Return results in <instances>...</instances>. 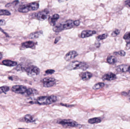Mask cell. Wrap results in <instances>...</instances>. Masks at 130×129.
Here are the masks:
<instances>
[{
	"label": "cell",
	"mask_w": 130,
	"mask_h": 129,
	"mask_svg": "<svg viewBox=\"0 0 130 129\" xmlns=\"http://www.w3.org/2000/svg\"><path fill=\"white\" fill-rule=\"evenodd\" d=\"M74 26H75L74 24V21L71 20H68L63 23L54 27L53 30L54 32H59L63 30H68L72 28Z\"/></svg>",
	"instance_id": "obj_1"
},
{
	"label": "cell",
	"mask_w": 130,
	"mask_h": 129,
	"mask_svg": "<svg viewBox=\"0 0 130 129\" xmlns=\"http://www.w3.org/2000/svg\"><path fill=\"white\" fill-rule=\"evenodd\" d=\"M57 101V97L55 95L46 96L38 97L36 100L37 103L40 105H48Z\"/></svg>",
	"instance_id": "obj_2"
},
{
	"label": "cell",
	"mask_w": 130,
	"mask_h": 129,
	"mask_svg": "<svg viewBox=\"0 0 130 129\" xmlns=\"http://www.w3.org/2000/svg\"><path fill=\"white\" fill-rule=\"evenodd\" d=\"M88 64L86 62L79 61H73L67 66V69L69 70L75 69H81L85 70L88 68Z\"/></svg>",
	"instance_id": "obj_3"
},
{
	"label": "cell",
	"mask_w": 130,
	"mask_h": 129,
	"mask_svg": "<svg viewBox=\"0 0 130 129\" xmlns=\"http://www.w3.org/2000/svg\"><path fill=\"white\" fill-rule=\"evenodd\" d=\"M39 8V4L37 2H32L28 4L20 6L18 9L20 12L26 13L31 11L36 10Z\"/></svg>",
	"instance_id": "obj_4"
},
{
	"label": "cell",
	"mask_w": 130,
	"mask_h": 129,
	"mask_svg": "<svg viewBox=\"0 0 130 129\" xmlns=\"http://www.w3.org/2000/svg\"><path fill=\"white\" fill-rule=\"evenodd\" d=\"M57 122L64 127H76L78 126L77 122L71 119L59 120Z\"/></svg>",
	"instance_id": "obj_5"
},
{
	"label": "cell",
	"mask_w": 130,
	"mask_h": 129,
	"mask_svg": "<svg viewBox=\"0 0 130 129\" xmlns=\"http://www.w3.org/2000/svg\"><path fill=\"white\" fill-rule=\"evenodd\" d=\"M28 75L30 76H34L39 74L40 72V70L39 68L36 66H29L25 68V70Z\"/></svg>",
	"instance_id": "obj_6"
},
{
	"label": "cell",
	"mask_w": 130,
	"mask_h": 129,
	"mask_svg": "<svg viewBox=\"0 0 130 129\" xmlns=\"http://www.w3.org/2000/svg\"><path fill=\"white\" fill-rule=\"evenodd\" d=\"M42 83L44 87L45 88H50L56 85V80L53 78H45L43 79Z\"/></svg>",
	"instance_id": "obj_7"
},
{
	"label": "cell",
	"mask_w": 130,
	"mask_h": 129,
	"mask_svg": "<svg viewBox=\"0 0 130 129\" xmlns=\"http://www.w3.org/2000/svg\"><path fill=\"white\" fill-rule=\"evenodd\" d=\"M27 88L23 85H15L13 86L12 90L13 92L19 94H24L26 93Z\"/></svg>",
	"instance_id": "obj_8"
},
{
	"label": "cell",
	"mask_w": 130,
	"mask_h": 129,
	"mask_svg": "<svg viewBox=\"0 0 130 129\" xmlns=\"http://www.w3.org/2000/svg\"><path fill=\"white\" fill-rule=\"evenodd\" d=\"M78 55V53L76 51L72 50L68 52L65 56L64 58L66 61H70L71 60L74 59Z\"/></svg>",
	"instance_id": "obj_9"
},
{
	"label": "cell",
	"mask_w": 130,
	"mask_h": 129,
	"mask_svg": "<svg viewBox=\"0 0 130 129\" xmlns=\"http://www.w3.org/2000/svg\"><path fill=\"white\" fill-rule=\"evenodd\" d=\"M49 12L47 10L42 11L39 12L36 15L37 18L38 20L43 21L47 18Z\"/></svg>",
	"instance_id": "obj_10"
},
{
	"label": "cell",
	"mask_w": 130,
	"mask_h": 129,
	"mask_svg": "<svg viewBox=\"0 0 130 129\" xmlns=\"http://www.w3.org/2000/svg\"><path fill=\"white\" fill-rule=\"evenodd\" d=\"M116 78V75L112 72H109L105 74L102 77V79L104 80L112 81L115 80Z\"/></svg>",
	"instance_id": "obj_11"
},
{
	"label": "cell",
	"mask_w": 130,
	"mask_h": 129,
	"mask_svg": "<svg viewBox=\"0 0 130 129\" xmlns=\"http://www.w3.org/2000/svg\"><path fill=\"white\" fill-rule=\"evenodd\" d=\"M96 32L94 30H84L82 32L81 34V37L82 38H87L89 36H92V35L95 34Z\"/></svg>",
	"instance_id": "obj_12"
},
{
	"label": "cell",
	"mask_w": 130,
	"mask_h": 129,
	"mask_svg": "<svg viewBox=\"0 0 130 129\" xmlns=\"http://www.w3.org/2000/svg\"><path fill=\"white\" fill-rule=\"evenodd\" d=\"M36 44L32 41H28L23 42L21 44V46L24 48H33L35 46Z\"/></svg>",
	"instance_id": "obj_13"
},
{
	"label": "cell",
	"mask_w": 130,
	"mask_h": 129,
	"mask_svg": "<svg viewBox=\"0 0 130 129\" xmlns=\"http://www.w3.org/2000/svg\"><path fill=\"white\" fill-rule=\"evenodd\" d=\"M80 75L82 80L84 81H88L92 76V74L89 72H83Z\"/></svg>",
	"instance_id": "obj_14"
},
{
	"label": "cell",
	"mask_w": 130,
	"mask_h": 129,
	"mask_svg": "<svg viewBox=\"0 0 130 129\" xmlns=\"http://www.w3.org/2000/svg\"><path fill=\"white\" fill-rule=\"evenodd\" d=\"M129 66L128 65H121L118 66L116 70L118 72H126L128 71Z\"/></svg>",
	"instance_id": "obj_15"
},
{
	"label": "cell",
	"mask_w": 130,
	"mask_h": 129,
	"mask_svg": "<svg viewBox=\"0 0 130 129\" xmlns=\"http://www.w3.org/2000/svg\"><path fill=\"white\" fill-rule=\"evenodd\" d=\"M2 63L3 64L9 67H13L17 65V62L10 60H4L3 61Z\"/></svg>",
	"instance_id": "obj_16"
},
{
	"label": "cell",
	"mask_w": 130,
	"mask_h": 129,
	"mask_svg": "<svg viewBox=\"0 0 130 129\" xmlns=\"http://www.w3.org/2000/svg\"><path fill=\"white\" fill-rule=\"evenodd\" d=\"M38 94V92L35 89L29 88V89H27L26 91L24 94H26L27 96H31L37 95Z\"/></svg>",
	"instance_id": "obj_17"
},
{
	"label": "cell",
	"mask_w": 130,
	"mask_h": 129,
	"mask_svg": "<svg viewBox=\"0 0 130 129\" xmlns=\"http://www.w3.org/2000/svg\"><path fill=\"white\" fill-rule=\"evenodd\" d=\"M42 34L43 32L41 31L32 33L29 35V38L30 39H36L38 38Z\"/></svg>",
	"instance_id": "obj_18"
},
{
	"label": "cell",
	"mask_w": 130,
	"mask_h": 129,
	"mask_svg": "<svg viewBox=\"0 0 130 129\" xmlns=\"http://www.w3.org/2000/svg\"><path fill=\"white\" fill-rule=\"evenodd\" d=\"M59 18V15L57 14H55L53 15L50 18V24L53 25H55V23H56V21L58 20Z\"/></svg>",
	"instance_id": "obj_19"
},
{
	"label": "cell",
	"mask_w": 130,
	"mask_h": 129,
	"mask_svg": "<svg viewBox=\"0 0 130 129\" xmlns=\"http://www.w3.org/2000/svg\"><path fill=\"white\" fill-rule=\"evenodd\" d=\"M101 120L99 118H93L92 119H89L88 120V122L90 124H97L101 122Z\"/></svg>",
	"instance_id": "obj_20"
},
{
	"label": "cell",
	"mask_w": 130,
	"mask_h": 129,
	"mask_svg": "<svg viewBox=\"0 0 130 129\" xmlns=\"http://www.w3.org/2000/svg\"><path fill=\"white\" fill-rule=\"evenodd\" d=\"M24 120L26 123H32L35 121L33 117L29 114L26 115L24 117Z\"/></svg>",
	"instance_id": "obj_21"
},
{
	"label": "cell",
	"mask_w": 130,
	"mask_h": 129,
	"mask_svg": "<svg viewBox=\"0 0 130 129\" xmlns=\"http://www.w3.org/2000/svg\"><path fill=\"white\" fill-rule=\"evenodd\" d=\"M107 61L108 63H109L110 64H114L117 62V59L115 56H111L108 57L107 59Z\"/></svg>",
	"instance_id": "obj_22"
},
{
	"label": "cell",
	"mask_w": 130,
	"mask_h": 129,
	"mask_svg": "<svg viewBox=\"0 0 130 129\" xmlns=\"http://www.w3.org/2000/svg\"><path fill=\"white\" fill-rule=\"evenodd\" d=\"M105 84L104 83L100 82V83H97L95 84L92 87V89L94 90L99 89H101L102 88H103Z\"/></svg>",
	"instance_id": "obj_23"
},
{
	"label": "cell",
	"mask_w": 130,
	"mask_h": 129,
	"mask_svg": "<svg viewBox=\"0 0 130 129\" xmlns=\"http://www.w3.org/2000/svg\"><path fill=\"white\" fill-rule=\"evenodd\" d=\"M10 89L9 87L7 86H2L0 87V94L2 93H6Z\"/></svg>",
	"instance_id": "obj_24"
},
{
	"label": "cell",
	"mask_w": 130,
	"mask_h": 129,
	"mask_svg": "<svg viewBox=\"0 0 130 129\" xmlns=\"http://www.w3.org/2000/svg\"><path fill=\"white\" fill-rule=\"evenodd\" d=\"M11 13L8 11L6 10H0V16H9Z\"/></svg>",
	"instance_id": "obj_25"
},
{
	"label": "cell",
	"mask_w": 130,
	"mask_h": 129,
	"mask_svg": "<svg viewBox=\"0 0 130 129\" xmlns=\"http://www.w3.org/2000/svg\"><path fill=\"white\" fill-rule=\"evenodd\" d=\"M108 34H103L97 36V39L99 40H102L106 39L108 37Z\"/></svg>",
	"instance_id": "obj_26"
},
{
	"label": "cell",
	"mask_w": 130,
	"mask_h": 129,
	"mask_svg": "<svg viewBox=\"0 0 130 129\" xmlns=\"http://www.w3.org/2000/svg\"><path fill=\"white\" fill-rule=\"evenodd\" d=\"M25 68V67H24L23 65L19 64L16 67V70L17 71H24Z\"/></svg>",
	"instance_id": "obj_27"
},
{
	"label": "cell",
	"mask_w": 130,
	"mask_h": 129,
	"mask_svg": "<svg viewBox=\"0 0 130 129\" xmlns=\"http://www.w3.org/2000/svg\"><path fill=\"white\" fill-rule=\"evenodd\" d=\"M18 2L19 1L18 0H16V1H15L13 2L12 3H9V4H7L5 5V7H12V6H13V5L15 6V5L18 4Z\"/></svg>",
	"instance_id": "obj_28"
},
{
	"label": "cell",
	"mask_w": 130,
	"mask_h": 129,
	"mask_svg": "<svg viewBox=\"0 0 130 129\" xmlns=\"http://www.w3.org/2000/svg\"><path fill=\"white\" fill-rule=\"evenodd\" d=\"M120 32V30H118V29H116L112 33V36L113 37H115L118 35V34H119Z\"/></svg>",
	"instance_id": "obj_29"
},
{
	"label": "cell",
	"mask_w": 130,
	"mask_h": 129,
	"mask_svg": "<svg viewBox=\"0 0 130 129\" xmlns=\"http://www.w3.org/2000/svg\"><path fill=\"white\" fill-rule=\"evenodd\" d=\"M115 54H117L121 56H124L126 55V52L124 50H120L118 52H116Z\"/></svg>",
	"instance_id": "obj_30"
},
{
	"label": "cell",
	"mask_w": 130,
	"mask_h": 129,
	"mask_svg": "<svg viewBox=\"0 0 130 129\" xmlns=\"http://www.w3.org/2000/svg\"><path fill=\"white\" fill-rule=\"evenodd\" d=\"M123 38L124 40H127L130 39V32H127L123 36Z\"/></svg>",
	"instance_id": "obj_31"
},
{
	"label": "cell",
	"mask_w": 130,
	"mask_h": 129,
	"mask_svg": "<svg viewBox=\"0 0 130 129\" xmlns=\"http://www.w3.org/2000/svg\"><path fill=\"white\" fill-rule=\"evenodd\" d=\"M55 72V70L53 69H48L45 71V73L47 74H52Z\"/></svg>",
	"instance_id": "obj_32"
},
{
	"label": "cell",
	"mask_w": 130,
	"mask_h": 129,
	"mask_svg": "<svg viewBox=\"0 0 130 129\" xmlns=\"http://www.w3.org/2000/svg\"><path fill=\"white\" fill-rule=\"evenodd\" d=\"M6 24V22L3 20H0V26H5Z\"/></svg>",
	"instance_id": "obj_33"
},
{
	"label": "cell",
	"mask_w": 130,
	"mask_h": 129,
	"mask_svg": "<svg viewBox=\"0 0 130 129\" xmlns=\"http://www.w3.org/2000/svg\"><path fill=\"white\" fill-rule=\"evenodd\" d=\"M74 24L75 26H77L80 24V22L79 20H75V21H74Z\"/></svg>",
	"instance_id": "obj_34"
},
{
	"label": "cell",
	"mask_w": 130,
	"mask_h": 129,
	"mask_svg": "<svg viewBox=\"0 0 130 129\" xmlns=\"http://www.w3.org/2000/svg\"><path fill=\"white\" fill-rule=\"evenodd\" d=\"M125 4L130 7V0H127L125 2Z\"/></svg>",
	"instance_id": "obj_35"
},
{
	"label": "cell",
	"mask_w": 130,
	"mask_h": 129,
	"mask_svg": "<svg viewBox=\"0 0 130 129\" xmlns=\"http://www.w3.org/2000/svg\"><path fill=\"white\" fill-rule=\"evenodd\" d=\"M60 39V37H57V38H56V39H55V41H54V43L55 44H56L59 41V40Z\"/></svg>",
	"instance_id": "obj_36"
},
{
	"label": "cell",
	"mask_w": 130,
	"mask_h": 129,
	"mask_svg": "<svg viewBox=\"0 0 130 129\" xmlns=\"http://www.w3.org/2000/svg\"><path fill=\"white\" fill-rule=\"evenodd\" d=\"M127 47L128 48H130V41L129 42H128L127 43Z\"/></svg>",
	"instance_id": "obj_37"
},
{
	"label": "cell",
	"mask_w": 130,
	"mask_h": 129,
	"mask_svg": "<svg viewBox=\"0 0 130 129\" xmlns=\"http://www.w3.org/2000/svg\"><path fill=\"white\" fill-rule=\"evenodd\" d=\"M2 54L1 53H0V60L2 59Z\"/></svg>",
	"instance_id": "obj_38"
},
{
	"label": "cell",
	"mask_w": 130,
	"mask_h": 129,
	"mask_svg": "<svg viewBox=\"0 0 130 129\" xmlns=\"http://www.w3.org/2000/svg\"><path fill=\"white\" fill-rule=\"evenodd\" d=\"M128 94L129 96H130V90H129V91L128 92Z\"/></svg>",
	"instance_id": "obj_39"
},
{
	"label": "cell",
	"mask_w": 130,
	"mask_h": 129,
	"mask_svg": "<svg viewBox=\"0 0 130 129\" xmlns=\"http://www.w3.org/2000/svg\"><path fill=\"white\" fill-rule=\"evenodd\" d=\"M128 71L129 72V73H130V66L129 67Z\"/></svg>",
	"instance_id": "obj_40"
}]
</instances>
